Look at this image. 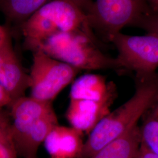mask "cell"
Returning a JSON list of instances; mask_svg holds the SVG:
<instances>
[{"label": "cell", "instance_id": "30bf717a", "mask_svg": "<svg viewBox=\"0 0 158 158\" xmlns=\"http://www.w3.org/2000/svg\"><path fill=\"white\" fill-rule=\"evenodd\" d=\"M117 93L113 81H107L100 74H86L74 80L70 91V99L102 101Z\"/></svg>", "mask_w": 158, "mask_h": 158}, {"label": "cell", "instance_id": "9c48e42d", "mask_svg": "<svg viewBox=\"0 0 158 158\" xmlns=\"http://www.w3.org/2000/svg\"><path fill=\"white\" fill-rule=\"evenodd\" d=\"M0 85L12 101L25 96L31 86L29 75L24 69L12 48L8 53L0 72Z\"/></svg>", "mask_w": 158, "mask_h": 158}, {"label": "cell", "instance_id": "ac0fdd59", "mask_svg": "<svg viewBox=\"0 0 158 158\" xmlns=\"http://www.w3.org/2000/svg\"><path fill=\"white\" fill-rule=\"evenodd\" d=\"M11 40L8 29L6 27L0 25V48Z\"/></svg>", "mask_w": 158, "mask_h": 158}, {"label": "cell", "instance_id": "3957f363", "mask_svg": "<svg viewBox=\"0 0 158 158\" xmlns=\"http://www.w3.org/2000/svg\"><path fill=\"white\" fill-rule=\"evenodd\" d=\"M93 32L110 42L126 26H131L144 14L151 11L148 1L142 0L77 1Z\"/></svg>", "mask_w": 158, "mask_h": 158}, {"label": "cell", "instance_id": "52a82bcc", "mask_svg": "<svg viewBox=\"0 0 158 158\" xmlns=\"http://www.w3.org/2000/svg\"><path fill=\"white\" fill-rule=\"evenodd\" d=\"M117 96L113 94L102 101L70 99L66 113L72 127L81 133L90 134L102 119L110 112V107Z\"/></svg>", "mask_w": 158, "mask_h": 158}, {"label": "cell", "instance_id": "8fae6325", "mask_svg": "<svg viewBox=\"0 0 158 158\" xmlns=\"http://www.w3.org/2000/svg\"><path fill=\"white\" fill-rule=\"evenodd\" d=\"M58 124L54 110L40 119L30 128L17 147L18 155L24 158H36L40 145L44 143L50 132Z\"/></svg>", "mask_w": 158, "mask_h": 158}, {"label": "cell", "instance_id": "6da1fadb", "mask_svg": "<svg viewBox=\"0 0 158 158\" xmlns=\"http://www.w3.org/2000/svg\"><path fill=\"white\" fill-rule=\"evenodd\" d=\"M158 100V73L136 76L135 91L127 102L110 111L89 134L79 158H90L102 148L124 135Z\"/></svg>", "mask_w": 158, "mask_h": 158}, {"label": "cell", "instance_id": "7a4b0ae2", "mask_svg": "<svg viewBox=\"0 0 158 158\" xmlns=\"http://www.w3.org/2000/svg\"><path fill=\"white\" fill-rule=\"evenodd\" d=\"M96 44L85 34L59 32L39 44L32 52L43 51L79 70H123L117 58L106 55Z\"/></svg>", "mask_w": 158, "mask_h": 158}, {"label": "cell", "instance_id": "4fadbf2b", "mask_svg": "<svg viewBox=\"0 0 158 158\" xmlns=\"http://www.w3.org/2000/svg\"><path fill=\"white\" fill-rule=\"evenodd\" d=\"M47 0H0V11L7 19L20 25L44 6Z\"/></svg>", "mask_w": 158, "mask_h": 158}, {"label": "cell", "instance_id": "ba28073f", "mask_svg": "<svg viewBox=\"0 0 158 158\" xmlns=\"http://www.w3.org/2000/svg\"><path fill=\"white\" fill-rule=\"evenodd\" d=\"M83 133L73 127L57 125L44 142L51 158H79L84 142Z\"/></svg>", "mask_w": 158, "mask_h": 158}, {"label": "cell", "instance_id": "5bb4252c", "mask_svg": "<svg viewBox=\"0 0 158 158\" xmlns=\"http://www.w3.org/2000/svg\"><path fill=\"white\" fill-rule=\"evenodd\" d=\"M139 127L141 145L158 155V100L143 114Z\"/></svg>", "mask_w": 158, "mask_h": 158}, {"label": "cell", "instance_id": "7c38bea8", "mask_svg": "<svg viewBox=\"0 0 158 158\" xmlns=\"http://www.w3.org/2000/svg\"><path fill=\"white\" fill-rule=\"evenodd\" d=\"M141 145L139 125L110 142L90 158H135Z\"/></svg>", "mask_w": 158, "mask_h": 158}, {"label": "cell", "instance_id": "e0dca14e", "mask_svg": "<svg viewBox=\"0 0 158 158\" xmlns=\"http://www.w3.org/2000/svg\"><path fill=\"white\" fill-rule=\"evenodd\" d=\"M12 48H13L12 45L11 40L8 42L6 45L2 46L1 48H0V72L2 68L4 63L6 61V58L8 53Z\"/></svg>", "mask_w": 158, "mask_h": 158}, {"label": "cell", "instance_id": "5b68a950", "mask_svg": "<svg viewBox=\"0 0 158 158\" xmlns=\"http://www.w3.org/2000/svg\"><path fill=\"white\" fill-rule=\"evenodd\" d=\"M118 51L116 57L122 69L142 77L156 73L158 68V35L132 36L120 32L110 41Z\"/></svg>", "mask_w": 158, "mask_h": 158}, {"label": "cell", "instance_id": "277c9868", "mask_svg": "<svg viewBox=\"0 0 158 158\" xmlns=\"http://www.w3.org/2000/svg\"><path fill=\"white\" fill-rule=\"evenodd\" d=\"M79 71L43 51H34L29 74L31 79L30 96L52 102L66 86L73 81Z\"/></svg>", "mask_w": 158, "mask_h": 158}, {"label": "cell", "instance_id": "8992f818", "mask_svg": "<svg viewBox=\"0 0 158 158\" xmlns=\"http://www.w3.org/2000/svg\"><path fill=\"white\" fill-rule=\"evenodd\" d=\"M12 123V135L16 147L38 120L53 110L52 102H44L29 96H23L12 101L9 105Z\"/></svg>", "mask_w": 158, "mask_h": 158}, {"label": "cell", "instance_id": "2e32d148", "mask_svg": "<svg viewBox=\"0 0 158 158\" xmlns=\"http://www.w3.org/2000/svg\"><path fill=\"white\" fill-rule=\"evenodd\" d=\"M131 26L143 29L148 33L158 35V12L151 11L143 14Z\"/></svg>", "mask_w": 158, "mask_h": 158}, {"label": "cell", "instance_id": "44dd1931", "mask_svg": "<svg viewBox=\"0 0 158 158\" xmlns=\"http://www.w3.org/2000/svg\"><path fill=\"white\" fill-rule=\"evenodd\" d=\"M151 11L154 12H158V0L148 1Z\"/></svg>", "mask_w": 158, "mask_h": 158}, {"label": "cell", "instance_id": "ffe728a7", "mask_svg": "<svg viewBox=\"0 0 158 158\" xmlns=\"http://www.w3.org/2000/svg\"><path fill=\"white\" fill-rule=\"evenodd\" d=\"M135 158H158V155L147 150L141 145Z\"/></svg>", "mask_w": 158, "mask_h": 158}, {"label": "cell", "instance_id": "9a60e30c", "mask_svg": "<svg viewBox=\"0 0 158 158\" xmlns=\"http://www.w3.org/2000/svg\"><path fill=\"white\" fill-rule=\"evenodd\" d=\"M18 156L12 135L11 123L0 111V158H18Z\"/></svg>", "mask_w": 158, "mask_h": 158}, {"label": "cell", "instance_id": "d6986e66", "mask_svg": "<svg viewBox=\"0 0 158 158\" xmlns=\"http://www.w3.org/2000/svg\"><path fill=\"white\" fill-rule=\"evenodd\" d=\"M11 102L10 97L0 85V110L5 106H9Z\"/></svg>", "mask_w": 158, "mask_h": 158}]
</instances>
